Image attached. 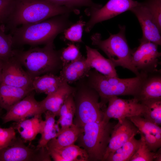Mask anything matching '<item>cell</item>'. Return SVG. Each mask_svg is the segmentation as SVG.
Listing matches in <instances>:
<instances>
[{
  "instance_id": "1",
  "label": "cell",
  "mask_w": 161,
  "mask_h": 161,
  "mask_svg": "<svg viewBox=\"0 0 161 161\" xmlns=\"http://www.w3.org/2000/svg\"><path fill=\"white\" fill-rule=\"evenodd\" d=\"M77 9L58 5L47 0H13L12 9L5 26L10 31L22 25L35 23Z\"/></svg>"
},
{
  "instance_id": "2",
  "label": "cell",
  "mask_w": 161,
  "mask_h": 161,
  "mask_svg": "<svg viewBox=\"0 0 161 161\" xmlns=\"http://www.w3.org/2000/svg\"><path fill=\"white\" fill-rule=\"evenodd\" d=\"M70 13L57 16L35 23L22 25L10 31L14 49L25 45H45L53 42L58 35L72 25L69 19Z\"/></svg>"
},
{
  "instance_id": "3",
  "label": "cell",
  "mask_w": 161,
  "mask_h": 161,
  "mask_svg": "<svg viewBox=\"0 0 161 161\" xmlns=\"http://www.w3.org/2000/svg\"><path fill=\"white\" fill-rule=\"evenodd\" d=\"M61 50H56L52 42L43 47H35L26 51L14 49L13 56L26 68L33 80L36 77L48 73L55 74L61 70Z\"/></svg>"
},
{
  "instance_id": "4",
  "label": "cell",
  "mask_w": 161,
  "mask_h": 161,
  "mask_svg": "<svg viewBox=\"0 0 161 161\" xmlns=\"http://www.w3.org/2000/svg\"><path fill=\"white\" fill-rule=\"evenodd\" d=\"M87 83L98 93L102 107L110 98L122 95H137L142 80L140 74L133 78L122 79L106 76L95 70L91 71L86 76Z\"/></svg>"
},
{
  "instance_id": "5",
  "label": "cell",
  "mask_w": 161,
  "mask_h": 161,
  "mask_svg": "<svg viewBox=\"0 0 161 161\" xmlns=\"http://www.w3.org/2000/svg\"><path fill=\"white\" fill-rule=\"evenodd\" d=\"M119 31L111 34L107 39L102 40L100 34L96 33L91 36L93 45L102 50L115 67L120 66L128 69L139 76L140 74L132 62L133 50L130 48L125 35L126 27L119 25Z\"/></svg>"
},
{
  "instance_id": "6",
  "label": "cell",
  "mask_w": 161,
  "mask_h": 161,
  "mask_svg": "<svg viewBox=\"0 0 161 161\" xmlns=\"http://www.w3.org/2000/svg\"><path fill=\"white\" fill-rule=\"evenodd\" d=\"M114 125L103 120L91 122L83 127V132L77 141L78 145L86 152L89 161H102Z\"/></svg>"
},
{
  "instance_id": "7",
  "label": "cell",
  "mask_w": 161,
  "mask_h": 161,
  "mask_svg": "<svg viewBox=\"0 0 161 161\" xmlns=\"http://www.w3.org/2000/svg\"><path fill=\"white\" fill-rule=\"evenodd\" d=\"M74 97L75 106L74 124L83 128L87 123L103 120L104 112L99 102V95L87 83H79L75 87Z\"/></svg>"
},
{
  "instance_id": "8",
  "label": "cell",
  "mask_w": 161,
  "mask_h": 161,
  "mask_svg": "<svg viewBox=\"0 0 161 161\" xmlns=\"http://www.w3.org/2000/svg\"><path fill=\"white\" fill-rule=\"evenodd\" d=\"M46 148L27 146L19 137H16L7 147L0 150V161H50Z\"/></svg>"
},
{
  "instance_id": "9",
  "label": "cell",
  "mask_w": 161,
  "mask_h": 161,
  "mask_svg": "<svg viewBox=\"0 0 161 161\" xmlns=\"http://www.w3.org/2000/svg\"><path fill=\"white\" fill-rule=\"evenodd\" d=\"M140 44L133 50L132 63L140 73H149L158 70L157 69L161 55L158 45L150 41L139 40Z\"/></svg>"
},
{
  "instance_id": "10",
  "label": "cell",
  "mask_w": 161,
  "mask_h": 161,
  "mask_svg": "<svg viewBox=\"0 0 161 161\" xmlns=\"http://www.w3.org/2000/svg\"><path fill=\"white\" fill-rule=\"evenodd\" d=\"M107 103L103 119L105 122H109L111 118L118 120L136 116L143 117L144 112L143 106L134 97L125 99L114 96L109 98Z\"/></svg>"
},
{
  "instance_id": "11",
  "label": "cell",
  "mask_w": 161,
  "mask_h": 161,
  "mask_svg": "<svg viewBox=\"0 0 161 161\" xmlns=\"http://www.w3.org/2000/svg\"><path fill=\"white\" fill-rule=\"evenodd\" d=\"M138 2L134 0H109L100 8L88 11L90 17L86 23L85 31L89 32L97 23L110 19L127 11L130 10Z\"/></svg>"
},
{
  "instance_id": "12",
  "label": "cell",
  "mask_w": 161,
  "mask_h": 161,
  "mask_svg": "<svg viewBox=\"0 0 161 161\" xmlns=\"http://www.w3.org/2000/svg\"><path fill=\"white\" fill-rule=\"evenodd\" d=\"M42 114L39 102L35 98L33 90L10 108L2 119L3 123L12 121L18 122L29 117Z\"/></svg>"
},
{
  "instance_id": "13",
  "label": "cell",
  "mask_w": 161,
  "mask_h": 161,
  "mask_svg": "<svg viewBox=\"0 0 161 161\" xmlns=\"http://www.w3.org/2000/svg\"><path fill=\"white\" fill-rule=\"evenodd\" d=\"M22 66L13 56L3 61L2 83L19 88H32V79Z\"/></svg>"
},
{
  "instance_id": "14",
  "label": "cell",
  "mask_w": 161,
  "mask_h": 161,
  "mask_svg": "<svg viewBox=\"0 0 161 161\" xmlns=\"http://www.w3.org/2000/svg\"><path fill=\"white\" fill-rule=\"evenodd\" d=\"M130 11L137 17L141 27L143 36L140 39L161 45V30L143 2H139Z\"/></svg>"
},
{
  "instance_id": "15",
  "label": "cell",
  "mask_w": 161,
  "mask_h": 161,
  "mask_svg": "<svg viewBox=\"0 0 161 161\" xmlns=\"http://www.w3.org/2000/svg\"><path fill=\"white\" fill-rule=\"evenodd\" d=\"M118 120L112 129L103 161H105L109 154L121 146L133 135L140 134L137 127L126 118Z\"/></svg>"
},
{
  "instance_id": "16",
  "label": "cell",
  "mask_w": 161,
  "mask_h": 161,
  "mask_svg": "<svg viewBox=\"0 0 161 161\" xmlns=\"http://www.w3.org/2000/svg\"><path fill=\"white\" fill-rule=\"evenodd\" d=\"M139 129L140 136L150 149L155 152L161 146V128L160 126L144 118L136 116L126 118Z\"/></svg>"
},
{
  "instance_id": "17",
  "label": "cell",
  "mask_w": 161,
  "mask_h": 161,
  "mask_svg": "<svg viewBox=\"0 0 161 161\" xmlns=\"http://www.w3.org/2000/svg\"><path fill=\"white\" fill-rule=\"evenodd\" d=\"M142 80L137 94L134 97L139 102L161 98L160 71L149 73H140Z\"/></svg>"
},
{
  "instance_id": "18",
  "label": "cell",
  "mask_w": 161,
  "mask_h": 161,
  "mask_svg": "<svg viewBox=\"0 0 161 161\" xmlns=\"http://www.w3.org/2000/svg\"><path fill=\"white\" fill-rule=\"evenodd\" d=\"M75 87L66 83L54 92L47 95L42 100L39 102L42 113L50 111L56 116H59L60 108L64 102L71 94L74 93Z\"/></svg>"
},
{
  "instance_id": "19",
  "label": "cell",
  "mask_w": 161,
  "mask_h": 161,
  "mask_svg": "<svg viewBox=\"0 0 161 161\" xmlns=\"http://www.w3.org/2000/svg\"><path fill=\"white\" fill-rule=\"evenodd\" d=\"M86 62L91 68L104 75L118 77L115 67L111 61L108 58L103 57L95 49L86 46Z\"/></svg>"
},
{
  "instance_id": "20",
  "label": "cell",
  "mask_w": 161,
  "mask_h": 161,
  "mask_svg": "<svg viewBox=\"0 0 161 161\" xmlns=\"http://www.w3.org/2000/svg\"><path fill=\"white\" fill-rule=\"evenodd\" d=\"M91 68L82 56L78 59L62 66L59 76L65 82L70 84L86 77Z\"/></svg>"
},
{
  "instance_id": "21",
  "label": "cell",
  "mask_w": 161,
  "mask_h": 161,
  "mask_svg": "<svg viewBox=\"0 0 161 161\" xmlns=\"http://www.w3.org/2000/svg\"><path fill=\"white\" fill-rule=\"evenodd\" d=\"M33 90V88H19L2 83L0 84V108L7 111Z\"/></svg>"
},
{
  "instance_id": "22",
  "label": "cell",
  "mask_w": 161,
  "mask_h": 161,
  "mask_svg": "<svg viewBox=\"0 0 161 161\" xmlns=\"http://www.w3.org/2000/svg\"><path fill=\"white\" fill-rule=\"evenodd\" d=\"M44 121L41 115H36L30 119L15 122L13 127L17 131L24 141L31 142L35 138L38 134H41Z\"/></svg>"
},
{
  "instance_id": "23",
  "label": "cell",
  "mask_w": 161,
  "mask_h": 161,
  "mask_svg": "<svg viewBox=\"0 0 161 161\" xmlns=\"http://www.w3.org/2000/svg\"><path fill=\"white\" fill-rule=\"evenodd\" d=\"M48 149L50 157L55 161H89L86 151L74 144L60 148Z\"/></svg>"
},
{
  "instance_id": "24",
  "label": "cell",
  "mask_w": 161,
  "mask_h": 161,
  "mask_svg": "<svg viewBox=\"0 0 161 161\" xmlns=\"http://www.w3.org/2000/svg\"><path fill=\"white\" fill-rule=\"evenodd\" d=\"M66 83L59 76L48 73L35 77L32 80V87L37 93H44L47 95Z\"/></svg>"
},
{
  "instance_id": "25",
  "label": "cell",
  "mask_w": 161,
  "mask_h": 161,
  "mask_svg": "<svg viewBox=\"0 0 161 161\" xmlns=\"http://www.w3.org/2000/svg\"><path fill=\"white\" fill-rule=\"evenodd\" d=\"M83 129L73 123L70 127L58 133L56 137L48 143V148H60L74 144Z\"/></svg>"
},
{
  "instance_id": "26",
  "label": "cell",
  "mask_w": 161,
  "mask_h": 161,
  "mask_svg": "<svg viewBox=\"0 0 161 161\" xmlns=\"http://www.w3.org/2000/svg\"><path fill=\"white\" fill-rule=\"evenodd\" d=\"M133 135L127 142L115 151L110 153L105 161H129L138 148L141 141Z\"/></svg>"
},
{
  "instance_id": "27",
  "label": "cell",
  "mask_w": 161,
  "mask_h": 161,
  "mask_svg": "<svg viewBox=\"0 0 161 161\" xmlns=\"http://www.w3.org/2000/svg\"><path fill=\"white\" fill-rule=\"evenodd\" d=\"M45 120H44L41 136L36 146L38 148H46L47 144L52 139L56 137L58 131L55 123L56 115L52 112L47 111L44 113Z\"/></svg>"
},
{
  "instance_id": "28",
  "label": "cell",
  "mask_w": 161,
  "mask_h": 161,
  "mask_svg": "<svg viewBox=\"0 0 161 161\" xmlns=\"http://www.w3.org/2000/svg\"><path fill=\"white\" fill-rule=\"evenodd\" d=\"M144 112L143 117L160 126L161 125V98L150 99L140 102Z\"/></svg>"
},
{
  "instance_id": "29",
  "label": "cell",
  "mask_w": 161,
  "mask_h": 161,
  "mask_svg": "<svg viewBox=\"0 0 161 161\" xmlns=\"http://www.w3.org/2000/svg\"><path fill=\"white\" fill-rule=\"evenodd\" d=\"M14 49L12 35L6 33L4 25H0V60L4 61L12 57Z\"/></svg>"
},
{
  "instance_id": "30",
  "label": "cell",
  "mask_w": 161,
  "mask_h": 161,
  "mask_svg": "<svg viewBox=\"0 0 161 161\" xmlns=\"http://www.w3.org/2000/svg\"><path fill=\"white\" fill-rule=\"evenodd\" d=\"M54 4L77 9L82 7H88V9L96 10L102 7L101 4L94 3L92 0H47Z\"/></svg>"
},
{
  "instance_id": "31",
  "label": "cell",
  "mask_w": 161,
  "mask_h": 161,
  "mask_svg": "<svg viewBox=\"0 0 161 161\" xmlns=\"http://www.w3.org/2000/svg\"><path fill=\"white\" fill-rule=\"evenodd\" d=\"M140 136V143L129 161H155L156 157V152H153L150 149L143 137Z\"/></svg>"
},
{
  "instance_id": "32",
  "label": "cell",
  "mask_w": 161,
  "mask_h": 161,
  "mask_svg": "<svg viewBox=\"0 0 161 161\" xmlns=\"http://www.w3.org/2000/svg\"><path fill=\"white\" fill-rule=\"evenodd\" d=\"M86 22L80 19L75 24L72 25L64 31L65 38L74 42H81L83 28Z\"/></svg>"
},
{
  "instance_id": "33",
  "label": "cell",
  "mask_w": 161,
  "mask_h": 161,
  "mask_svg": "<svg viewBox=\"0 0 161 161\" xmlns=\"http://www.w3.org/2000/svg\"><path fill=\"white\" fill-rule=\"evenodd\" d=\"M82 56L78 47L73 44H68L66 47L61 50L62 66L78 59Z\"/></svg>"
},
{
  "instance_id": "34",
  "label": "cell",
  "mask_w": 161,
  "mask_h": 161,
  "mask_svg": "<svg viewBox=\"0 0 161 161\" xmlns=\"http://www.w3.org/2000/svg\"><path fill=\"white\" fill-rule=\"evenodd\" d=\"M143 3L151 13L157 25L161 30V0H145Z\"/></svg>"
},
{
  "instance_id": "35",
  "label": "cell",
  "mask_w": 161,
  "mask_h": 161,
  "mask_svg": "<svg viewBox=\"0 0 161 161\" xmlns=\"http://www.w3.org/2000/svg\"><path fill=\"white\" fill-rule=\"evenodd\" d=\"M16 137L15 130L13 126L0 127V150L7 146Z\"/></svg>"
},
{
  "instance_id": "36",
  "label": "cell",
  "mask_w": 161,
  "mask_h": 161,
  "mask_svg": "<svg viewBox=\"0 0 161 161\" xmlns=\"http://www.w3.org/2000/svg\"><path fill=\"white\" fill-rule=\"evenodd\" d=\"M13 0H0V25L6 24L13 8Z\"/></svg>"
},
{
  "instance_id": "37",
  "label": "cell",
  "mask_w": 161,
  "mask_h": 161,
  "mask_svg": "<svg viewBox=\"0 0 161 161\" xmlns=\"http://www.w3.org/2000/svg\"><path fill=\"white\" fill-rule=\"evenodd\" d=\"M156 158L155 161H161V148H160L158 151L156 152Z\"/></svg>"
},
{
  "instance_id": "38",
  "label": "cell",
  "mask_w": 161,
  "mask_h": 161,
  "mask_svg": "<svg viewBox=\"0 0 161 161\" xmlns=\"http://www.w3.org/2000/svg\"><path fill=\"white\" fill-rule=\"evenodd\" d=\"M3 61L0 60V84L2 83V72Z\"/></svg>"
},
{
  "instance_id": "39",
  "label": "cell",
  "mask_w": 161,
  "mask_h": 161,
  "mask_svg": "<svg viewBox=\"0 0 161 161\" xmlns=\"http://www.w3.org/2000/svg\"><path fill=\"white\" fill-rule=\"evenodd\" d=\"M1 110H2V109H1L0 108V117L1 116Z\"/></svg>"
}]
</instances>
